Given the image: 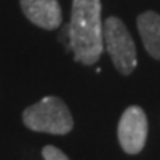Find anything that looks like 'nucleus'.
<instances>
[{"label": "nucleus", "mask_w": 160, "mask_h": 160, "mask_svg": "<svg viewBox=\"0 0 160 160\" xmlns=\"http://www.w3.org/2000/svg\"><path fill=\"white\" fill-rule=\"evenodd\" d=\"M69 39L77 62L83 65L97 64L105 49L101 0H72Z\"/></svg>", "instance_id": "obj_1"}, {"label": "nucleus", "mask_w": 160, "mask_h": 160, "mask_svg": "<svg viewBox=\"0 0 160 160\" xmlns=\"http://www.w3.org/2000/svg\"><path fill=\"white\" fill-rule=\"evenodd\" d=\"M137 28L145 51L160 61V15L155 12H144L137 17Z\"/></svg>", "instance_id": "obj_6"}, {"label": "nucleus", "mask_w": 160, "mask_h": 160, "mask_svg": "<svg viewBox=\"0 0 160 160\" xmlns=\"http://www.w3.org/2000/svg\"><path fill=\"white\" fill-rule=\"evenodd\" d=\"M149 122L141 106H129L118 122V141L126 154L136 155L144 149L147 141Z\"/></svg>", "instance_id": "obj_4"}, {"label": "nucleus", "mask_w": 160, "mask_h": 160, "mask_svg": "<svg viewBox=\"0 0 160 160\" xmlns=\"http://www.w3.org/2000/svg\"><path fill=\"white\" fill-rule=\"evenodd\" d=\"M103 48L108 51L119 74L129 75L136 70L137 51L134 39L118 17H108L103 21Z\"/></svg>", "instance_id": "obj_3"}, {"label": "nucleus", "mask_w": 160, "mask_h": 160, "mask_svg": "<svg viewBox=\"0 0 160 160\" xmlns=\"http://www.w3.org/2000/svg\"><path fill=\"white\" fill-rule=\"evenodd\" d=\"M41 154L44 157V160H69V157L61 149L54 147V145H44Z\"/></svg>", "instance_id": "obj_7"}, {"label": "nucleus", "mask_w": 160, "mask_h": 160, "mask_svg": "<svg viewBox=\"0 0 160 160\" xmlns=\"http://www.w3.org/2000/svg\"><path fill=\"white\" fill-rule=\"evenodd\" d=\"M25 17L44 30H57L62 23V10L57 0H20Z\"/></svg>", "instance_id": "obj_5"}, {"label": "nucleus", "mask_w": 160, "mask_h": 160, "mask_svg": "<svg viewBox=\"0 0 160 160\" xmlns=\"http://www.w3.org/2000/svg\"><path fill=\"white\" fill-rule=\"evenodd\" d=\"M21 118L25 126L36 132L64 136L74 128L70 110L59 97H44L38 103L28 106Z\"/></svg>", "instance_id": "obj_2"}]
</instances>
